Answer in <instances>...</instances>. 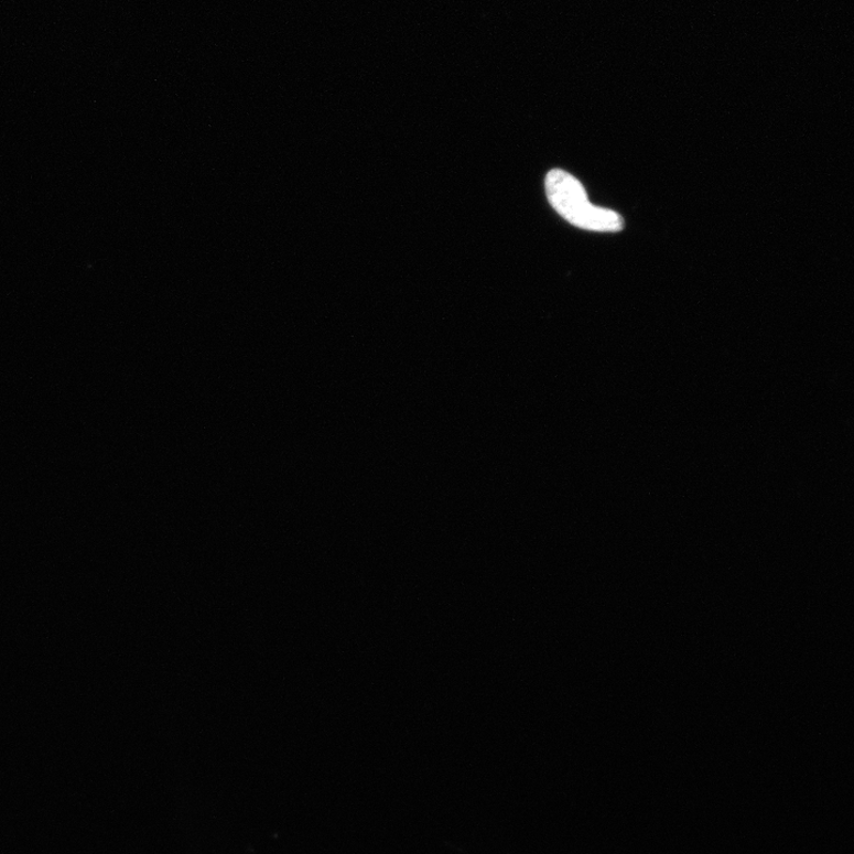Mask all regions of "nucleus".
<instances>
[{
    "instance_id": "nucleus-1",
    "label": "nucleus",
    "mask_w": 854,
    "mask_h": 854,
    "mask_svg": "<svg viewBox=\"0 0 854 854\" xmlns=\"http://www.w3.org/2000/svg\"><path fill=\"white\" fill-rule=\"evenodd\" d=\"M545 191L553 209L572 226L599 233H616L624 228L623 216L594 206L583 184L564 170L550 171L545 179Z\"/></svg>"
}]
</instances>
